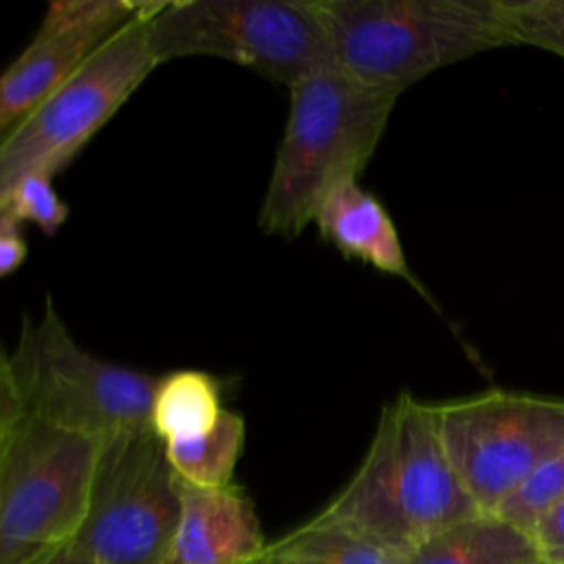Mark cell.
Listing matches in <instances>:
<instances>
[{
	"label": "cell",
	"instance_id": "cell-1",
	"mask_svg": "<svg viewBox=\"0 0 564 564\" xmlns=\"http://www.w3.org/2000/svg\"><path fill=\"white\" fill-rule=\"evenodd\" d=\"M319 513L403 557L482 511L445 454L434 403L401 390L381 408L359 467Z\"/></svg>",
	"mask_w": 564,
	"mask_h": 564
},
{
	"label": "cell",
	"instance_id": "cell-2",
	"mask_svg": "<svg viewBox=\"0 0 564 564\" xmlns=\"http://www.w3.org/2000/svg\"><path fill=\"white\" fill-rule=\"evenodd\" d=\"M397 97L337 66L293 84L286 126L260 205V229L295 238L335 187L357 181L379 145Z\"/></svg>",
	"mask_w": 564,
	"mask_h": 564
},
{
	"label": "cell",
	"instance_id": "cell-3",
	"mask_svg": "<svg viewBox=\"0 0 564 564\" xmlns=\"http://www.w3.org/2000/svg\"><path fill=\"white\" fill-rule=\"evenodd\" d=\"M335 66L401 95L425 75L511 46L496 0H313Z\"/></svg>",
	"mask_w": 564,
	"mask_h": 564
},
{
	"label": "cell",
	"instance_id": "cell-4",
	"mask_svg": "<svg viewBox=\"0 0 564 564\" xmlns=\"http://www.w3.org/2000/svg\"><path fill=\"white\" fill-rule=\"evenodd\" d=\"M0 375L11 381L24 414L99 438L150 425L161 377L88 352L51 297L40 319L24 317L15 348L2 352Z\"/></svg>",
	"mask_w": 564,
	"mask_h": 564
},
{
	"label": "cell",
	"instance_id": "cell-5",
	"mask_svg": "<svg viewBox=\"0 0 564 564\" xmlns=\"http://www.w3.org/2000/svg\"><path fill=\"white\" fill-rule=\"evenodd\" d=\"M101 445L31 414L0 430V564H33L79 533Z\"/></svg>",
	"mask_w": 564,
	"mask_h": 564
},
{
	"label": "cell",
	"instance_id": "cell-6",
	"mask_svg": "<svg viewBox=\"0 0 564 564\" xmlns=\"http://www.w3.org/2000/svg\"><path fill=\"white\" fill-rule=\"evenodd\" d=\"M145 26L159 64L220 57L286 88L335 66L313 0H163Z\"/></svg>",
	"mask_w": 564,
	"mask_h": 564
},
{
	"label": "cell",
	"instance_id": "cell-7",
	"mask_svg": "<svg viewBox=\"0 0 564 564\" xmlns=\"http://www.w3.org/2000/svg\"><path fill=\"white\" fill-rule=\"evenodd\" d=\"M148 18L101 44L51 97L0 137V189L29 174H55L112 119L159 66Z\"/></svg>",
	"mask_w": 564,
	"mask_h": 564
},
{
	"label": "cell",
	"instance_id": "cell-8",
	"mask_svg": "<svg viewBox=\"0 0 564 564\" xmlns=\"http://www.w3.org/2000/svg\"><path fill=\"white\" fill-rule=\"evenodd\" d=\"M181 482L150 425L104 438L77 533L93 564H174Z\"/></svg>",
	"mask_w": 564,
	"mask_h": 564
},
{
	"label": "cell",
	"instance_id": "cell-9",
	"mask_svg": "<svg viewBox=\"0 0 564 564\" xmlns=\"http://www.w3.org/2000/svg\"><path fill=\"white\" fill-rule=\"evenodd\" d=\"M434 414L454 471L485 513L564 454V399L489 390L436 403Z\"/></svg>",
	"mask_w": 564,
	"mask_h": 564
},
{
	"label": "cell",
	"instance_id": "cell-10",
	"mask_svg": "<svg viewBox=\"0 0 564 564\" xmlns=\"http://www.w3.org/2000/svg\"><path fill=\"white\" fill-rule=\"evenodd\" d=\"M267 546L256 507L240 487L181 482L174 564H247L264 555Z\"/></svg>",
	"mask_w": 564,
	"mask_h": 564
},
{
	"label": "cell",
	"instance_id": "cell-11",
	"mask_svg": "<svg viewBox=\"0 0 564 564\" xmlns=\"http://www.w3.org/2000/svg\"><path fill=\"white\" fill-rule=\"evenodd\" d=\"M313 225L319 238L337 249L346 260H357L375 271L401 278L419 293H425L408 267L403 245L390 214L357 181L335 187L319 203Z\"/></svg>",
	"mask_w": 564,
	"mask_h": 564
},
{
	"label": "cell",
	"instance_id": "cell-12",
	"mask_svg": "<svg viewBox=\"0 0 564 564\" xmlns=\"http://www.w3.org/2000/svg\"><path fill=\"white\" fill-rule=\"evenodd\" d=\"M110 37L90 31L35 29L29 46L0 77V137L26 119Z\"/></svg>",
	"mask_w": 564,
	"mask_h": 564
},
{
	"label": "cell",
	"instance_id": "cell-13",
	"mask_svg": "<svg viewBox=\"0 0 564 564\" xmlns=\"http://www.w3.org/2000/svg\"><path fill=\"white\" fill-rule=\"evenodd\" d=\"M533 535L498 513L465 518L401 557V564H538Z\"/></svg>",
	"mask_w": 564,
	"mask_h": 564
},
{
	"label": "cell",
	"instance_id": "cell-14",
	"mask_svg": "<svg viewBox=\"0 0 564 564\" xmlns=\"http://www.w3.org/2000/svg\"><path fill=\"white\" fill-rule=\"evenodd\" d=\"M225 412L218 381L203 370H174L159 377L150 427L170 443L194 438L216 425Z\"/></svg>",
	"mask_w": 564,
	"mask_h": 564
},
{
	"label": "cell",
	"instance_id": "cell-15",
	"mask_svg": "<svg viewBox=\"0 0 564 564\" xmlns=\"http://www.w3.org/2000/svg\"><path fill=\"white\" fill-rule=\"evenodd\" d=\"M264 564H401V555L317 513L267 546Z\"/></svg>",
	"mask_w": 564,
	"mask_h": 564
},
{
	"label": "cell",
	"instance_id": "cell-16",
	"mask_svg": "<svg viewBox=\"0 0 564 564\" xmlns=\"http://www.w3.org/2000/svg\"><path fill=\"white\" fill-rule=\"evenodd\" d=\"M245 445V419L225 408L212 430L165 443L167 460L181 482L203 489L229 487Z\"/></svg>",
	"mask_w": 564,
	"mask_h": 564
},
{
	"label": "cell",
	"instance_id": "cell-17",
	"mask_svg": "<svg viewBox=\"0 0 564 564\" xmlns=\"http://www.w3.org/2000/svg\"><path fill=\"white\" fill-rule=\"evenodd\" d=\"M511 44H529L564 57V0H496Z\"/></svg>",
	"mask_w": 564,
	"mask_h": 564
},
{
	"label": "cell",
	"instance_id": "cell-18",
	"mask_svg": "<svg viewBox=\"0 0 564 564\" xmlns=\"http://www.w3.org/2000/svg\"><path fill=\"white\" fill-rule=\"evenodd\" d=\"M0 212L20 223H33L46 236L57 234L68 218V207L55 192L51 174H29L0 189Z\"/></svg>",
	"mask_w": 564,
	"mask_h": 564
},
{
	"label": "cell",
	"instance_id": "cell-19",
	"mask_svg": "<svg viewBox=\"0 0 564 564\" xmlns=\"http://www.w3.org/2000/svg\"><path fill=\"white\" fill-rule=\"evenodd\" d=\"M564 498V454L535 471L516 494H511L494 513L511 524L533 531L538 520Z\"/></svg>",
	"mask_w": 564,
	"mask_h": 564
},
{
	"label": "cell",
	"instance_id": "cell-20",
	"mask_svg": "<svg viewBox=\"0 0 564 564\" xmlns=\"http://www.w3.org/2000/svg\"><path fill=\"white\" fill-rule=\"evenodd\" d=\"M542 560L564 564V498L555 502L531 531Z\"/></svg>",
	"mask_w": 564,
	"mask_h": 564
},
{
	"label": "cell",
	"instance_id": "cell-21",
	"mask_svg": "<svg viewBox=\"0 0 564 564\" xmlns=\"http://www.w3.org/2000/svg\"><path fill=\"white\" fill-rule=\"evenodd\" d=\"M29 247L24 240L22 223L0 212V275L7 278L22 267Z\"/></svg>",
	"mask_w": 564,
	"mask_h": 564
},
{
	"label": "cell",
	"instance_id": "cell-22",
	"mask_svg": "<svg viewBox=\"0 0 564 564\" xmlns=\"http://www.w3.org/2000/svg\"><path fill=\"white\" fill-rule=\"evenodd\" d=\"M33 564H93V560H90L86 546L75 535L73 540L57 546L55 551H51L48 555H44L42 560L33 562Z\"/></svg>",
	"mask_w": 564,
	"mask_h": 564
},
{
	"label": "cell",
	"instance_id": "cell-23",
	"mask_svg": "<svg viewBox=\"0 0 564 564\" xmlns=\"http://www.w3.org/2000/svg\"><path fill=\"white\" fill-rule=\"evenodd\" d=\"M264 555H267V551H264ZM264 555H260V557H256V560H251V562H247V564H264V562H267Z\"/></svg>",
	"mask_w": 564,
	"mask_h": 564
},
{
	"label": "cell",
	"instance_id": "cell-24",
	"mask_svg": "<svg viewBox=\"0 0 564 564\" xmlns=\"http://www.w3.org/2000/svg\"><path fill=\"white\" fill-rule=\"evenodd\" d=\"M538 564H555V562H549V560H540Z\"/></svg>",
	"mask_w": 564,
	"mask_h": 564
}]
</instances>
